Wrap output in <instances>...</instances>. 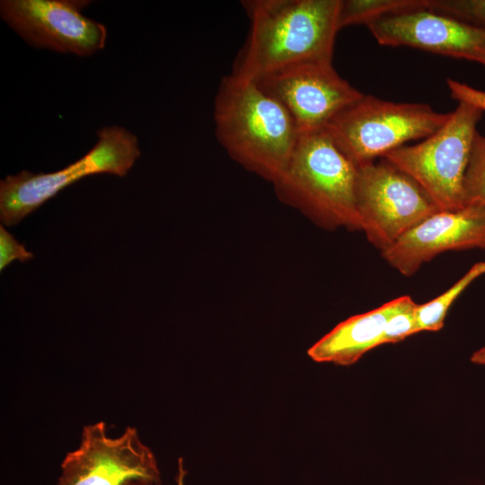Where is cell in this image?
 <instances>
[{"label": "cell", "mask_w": 485, "mask_h": 485, "mask_svg": "<svg viewBox=\"0 0 485 485\" xmlns=\"http://www.w3.org/2000/svg\"><path fill=\"white\" fill-rule=\"evenodd\" d=\"M128 485H150V484H146V483H143V482H138V481H134V482H131Z\"/></svg>", "instance_id": "obj_23"}, {"label": "cell", "mask_w": 485, "mask_h": 485, "mask_svg": "<svg viewBox=\"0 0 485 485\" xmlns=\"http://www.w3.org/2000/svg\"><path fill=\"white\" fill-rule=\"evenodd\" d=\"M89 2L70 0H2L3 21L29 45L92 56L101 50L107 28L81 13Z\"/></svg>", "instance_id": "obj_9"}, {"label": "cell", "mask_w": 485, "mask_h": 485, "mask_svg": "<svg viewBox=\"0 0 485 485\" xmlns=\"http://www.w3.org/2000/svg\"><path fill=\"white\" fill-rule=\"evenodd\" d=\"M214 120L229 155L272 183L287 167L300 135L278 100L256 82L232 73L220 82Z\"/></svg>", "instance_id": "obj_2"}, {"label": "cell", "mask_w": 485, "mask_h": 485, "mask_svg": "<svg viewBox=\"0 0 485 485\" xmlns=\"http://www.w3.org/2000/svg\"><path fill=\"white\" fill-rule=\"evenodd\" d=\"M449 117L426 103L394 102L365 95L324 128L358 167L374 163L412 140L435 133Z\"/></svg>", "instance_id": "obj_4"}, {"label": "cell", "mask_w": 485, "mask_h": 485, "mask_svg": "<svg viewBox=\"0 0 485 485\" xmlns=\"http://www.w3.org/2000/svg\"><path fill=\"white\" fill-rule=\"evenodd\" d=\"M187 472L184 468V462L182 458H180L178 461V472L176 477L177 485H185V477Z\"/></svg>", "instance_id": "obj_22"}, {"label": "cell", "mask_w": 485, "mask_h": 485, "mask_svg": "<svg viewBox=\"0 0 485 485\" xmlns=\"http://www.w3.org/2000/svg\"><path fill=\"white\" fill-rule=\"evenodd\" d=\"M470 360L475 365L485 366V346L474 351Z\"/></svg>", "instance_id": "obj_21"}, {"label": "cell", "mask_w": 485, "mask_h": 485, "mask_svg": "<svg viewBox=\"0 0 485 485\" xmlns=\"http://www.w3.org/2000/svg\"><path fill=\"white\" fill-rule=\"evenodd\" d=\"M357 166L325 128L300 133L290 160L273 182L278 198L327 229L361 230Z\"/></svg>", "instance_id": "obj_3"}, {"label": "cell", "mask_w": 485, "mask_h": 485, "mask_svg": "<svg viewBox=\"0 0 485 485\" xmlns=\"http://www.w3.org/2000/svg\"><path fill=\"white\" fill-rule=\"evenodd\" d=\"M451 97L458 102L471 104L485 111V91L476 89L467 84L447 79Z\"/></svg>", "instance_id": "obj_20"}, {"label": "cell", "mask_w": 485, "mask_h": 485, "mask_svg": "<svg viewBox=\"0 0 485 485\" xmlns=\"http://www.w3.org/2000/svg\"><path fill=\"white\" fill-rule=\"evenodd\" d=\"M366 27L383 46L410 47L485 66V28L428 7L385 15Z\"/></svg>", "instance_id": "obj_11"}, {"label": "cell", "mask_w": 485, "mask_h": 485, "mask_svg": "<svg viewBox=\"0 0 485 485\" xmlns=\"http://www.w3.org/2000/svg\"><path fill=\"white\" fill-rule=\"evenodd\" d=\"M138 481L162 485L153 451L128 426L116 437L108 435L104 421L84 426L76 449L61 463L57 485H128Z\"/></svg>", "instance_id": "obj_8"}, {"label": "cell", "mask_w": 485, "mask_h": 485, "mask_svg": "<svg viewBox=\"0 0 485 485\" xmlns=\"http://www.w3.org/2000/svg\"><path fill=\"white\" fill-rule=\"evenodd\" d=\"M416 305L411 297L407 295L403 304L388 319L381 339V345L397 343L418 333L415 319Z\"/></svg>", "instance_id": "obj_17"}, {"label": "cell", "mask_w": 485, "mask_h": 485, "mask_svg": "<svg viewBox=\"0 0 485 485\" xmlns=\"http://www.w3.org/2000/svg\"><path fill=\"white\" fill-rule=\"evenodd\" d=\"M483 111L458 102L447 120L435 133L386 154L383 159L412 178L439 210L466 206L463 179Z\"/></svg>", "instance_id": "obj_5"}, {"label": "cell", "mask_w": 485, "mask_h": 485, "mask_svg": "<svg viewBox=\"0 0 485 485\" xmlns=\"http://www.w3.org/2000/svg\"><path fill=\"white\" fill-rule=\"evenodd\" d=\"M83 157L50 173L22 171L0 181V219L12 226L78 180L97 173L124 177L141 155L137 137L120 126H106Z\"/></svg>", "instance_id": "obj_6"}, {"label": "cell", "mask_w": 485, "mask_h": 485, "mask_svg": "<svg viewBox=\"0 0 485 485\" xmlns=\"http://www.w3.org/2000/svg\"><path fill=\"white\" fill-rule=\"evenodd\" d=\"M428 7L485 28V0H428Z\"/></svg>", "instance_id": "obj_18"}, {"label": "cell", "mask_w": 485, "mask_h": 485, "mask_svg": "<svg viewBox=\"0 0 485 485\" xmlns=\"http://www.w3.org/2000/svg\"><path fill=\"white\" fill-rule=\"evenodd\" d=\"M33 258V253L27 251L4 225H0V269L4 270L12 261L18 260L25 262Z\"/></svg>", "instance_id": "obj_19"}, {"label": "cell", "mask_w": 485, "mask_h": 485, "mask_svg": "<svg viewBox=\"0 0 485 485\" xmlns=\"http://www.w3.org/2000/svg\"><path fill=\"white\" fill-rule=\"evenodd\" d=\"M356 198L361 230L380 251L439 211L412 178L383 158L358 167Z\"/></svg>", "instance_id": "obj_7"}, {"label": "cell", "mask_w": 485, "mask_h": 485, "mask_svg": "<svg viewBox=\"0 0 485 485\" xmlns=\"http://www.w3.org/2000/svg\"><path fill=\"white\" fill-rule=\"evenodd\" d=\"M466 205L481 203L485 206V136L477 132L463 179Z\"/></svg>", "instance_id": "obj_16"}, {"label": "cell", "mask_w": 485, "mask_h": 485, "mask_svg": "<svg viewBox=\"0 0 485 485\" xmlns=\"http://www.w3.org/2000/svg\"><path fill=\"white\" fill-rule=\"evenodd\" d=\"M254 82L284 105L299 133L324 128L364 96L338 74L331 61L298 64Z\"/></svg>", "instance_id": "obj_10"}, {"label": "cell", "mask_w": 485, "mask_h": 485, "mask_svg": "<svg viewBox=\"0 0 485 485\" xmlns=\"http://www.w3.org/2000/svg\"><path fill=\"white\" fill-rule=\"evenodd\" d=\"M406 296L341 322L309 348L307 355L318 363L345 366L355 364L366 352L381 346L388 319L403 304Z\"/></svg>", "instance_id": "obj_13"}, {"label": "cell", "mask_w": 485, "mask_h": 485, "mask_svg": "<svg viewBox=\"0 0 485 485\" xmlns=\"http://www.w3.org/2000/svg\"><path fill=\"white\" fill-rule=\"evenodd\" d=\"M483 274L485 262H477L443 294L428 303L417 304L415 319L418 332L440 331L444 326L446 313L455 299Z\"/></svg>", "instance_id": "obj_14"}, {"label": "cell", "mask_w": 485, "mask_h": 485, "mask_svg": "<svg viewBox=\"0 0 485 485\" xmlns=\"http://www.w3.org/2000/svg\"><path fill=\"white\" fill-rule=\"evenodd\" d=\"M247 40L232 74L257 81L285 68L331 61L340 0H250Z\"/></svg>", "instance_id": "obj_1"}, {"label": "cell", "mask_w": 485, "mask_h": 485, "mask_svg": "<svg viewBox=\"0 0 485 485\" xmlns=\"http://www.w3.org/2000/svg\"><path fill=\"white\" fill-rule=\"evenodd\" d=\"M428 0H340L339 28L364 24L385 15L424 7Z\"/></svg>", "instance_id": "obj_15"}, {"label": "cell", "mask_w": 485, "mask_h": 485, "mask_svg": "<svg viewBox=\"0 0 485 485\" xmlns=\"http://www.w3.org/2000/svg\"><path fill=\"white\" fill-rule=\"evenodd\" d=\"M470 249H485V206L481 203L434 213L381 255L401 274L410 277L442 252Z\"/></svg>", "instance_id": "obj_12"}]
</instances>
